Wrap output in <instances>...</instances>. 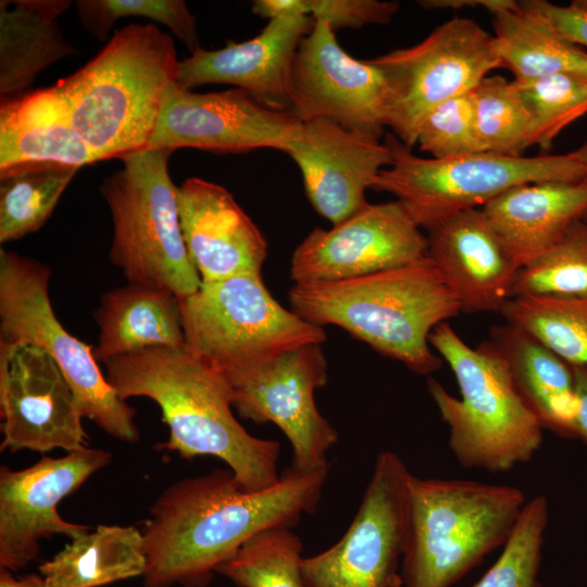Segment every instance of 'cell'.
<instances>
[{"instance_id":"cell-1","label":"cell","mask_w":587,"mask_h":587,"mask_svg":"<svg viewBox=\"0 0 587 587\" xmlns=\"http://www.w3.org/2000/svg\"><path fill=\"white\" fill-rule=\"evenodd\" d=\"M328 471L290 466L277 484L260 491L245 490L229 467L173 483L150 505L140 529L143 587H207L217 566L250 537L292 527L314 513Z\"/></svg>"},{"instance_id":"cell-2","label":"cell","mask_w":587,"mask_h":587,"mask_svg":"<svg viewBox=\"0 0 587 587\" xmlns=\"http://www.w3.org/2000/svg\"><path fill=\"white\" fill-rule=\"evenodd\" d=\"M102 364L122 400L146 397L159 405L168 427L160 448L184 460L218 458L247 491L278 483L279 442L246 430L233 414L227 379L187 347H150Z\"/></svg>"},{"instance_id":"cell-3","label":"cell","mask_w":587,"mask_h":587,"mask_svg":"<svg viewBox=\"0 0 587 587\" xmlns=\"http://www.w3.org/2000/svg\"><path fill=\"white\" fill-rule=\"evenodd\" d=\"M173 38L152 23L128 24L53 87L76 133L100 161L148 148L167 91L177 85Z\"/></svg>"},{"instance_id":"cell-4","label":"cell","mask_w":587,"mask_h":587,"mask_svg":"<svg viewBox=\"0 0 587 587\" xmlns=\"http://www.w3.org/2000/svg\"><path fill=\"white\" fill-rule=\"evenodd\" d=\"M289 301L309 323L339 326L421 375L442 365L429 347L430 333L462 312L428 255L350 279L294 284Z\"/></svg>"},{"instance_id":"cell-5","label":"cell","mask_w":587,"mask_h":587,"mask_svg":"<svg viewBox=\"0 0 587 587\" xmlns=\"http://www.w3.org/2000/svg\"><path fill=\"white\" fill-rule=\"evenodd\" d=\"M429 345L452 370L460 398L428 378V391L449 428V448L467 470L502 473L539 451L542 426L489 340L469 346L448 322L429 335Z\"/></svg>"},{"instance_id":"cell-6","label":"cell","mask_w":587,"mask_h":587,"mask_svg":"<svg viewBox=\"0 0 587 587\" xmlns=\"http://www.w3.org/2000/svg\"><path fill=\"white\" fill-rule=\"evenodd\" d=\"M526 503L514 486L420 478L407 487L402 587H451L509 539Z\"/></svg>"},{"instance_id":"cell-7","label":"cell","mask_w":587,"mask_h":587,"mask_svg":"<svg viewBox=\"0 0 587 587\" xmlns=\"http://www.w3.org/2000/svg\"><path fill=\"white\" fill-rule=\"evenodd\" d=\"M173 151L145 149L123 159L99 191L113 222L110 262L128 283L161 287L179 299L201 286L182 233L178 187L168 172Z\"/></svg>"},{"instance_id":"cell-8","label":"cell","mask_w":587,"mask_h":587,"mask_svg":"<svg viewBox=\"0 0 587 587\" xmlns=\"http://www.w3.org/2000/svg\"><path fill=\"white\" fill-rule=\"evenodd\" d=\"M179 304L187 349L229 384L291 349L327 338L323 327L282 307L261 274L202 283Z\"/></svg>"},{"instance_id":"cell-9","label":"cell","mask_w":587,"mask_h":587,"mask_svg":"<svg viewBox=\"0 0 587 587\" xmlns=\"http://www.w3.org/2000/svg\"><path fill=\"white\" fill-rule=\"evenodd\" d=\"M392 162L373 187L397 197L414 223L426 230L460 212L480 209L523 184L575 182L587 177L572 152L510 157L491 152L436 159L421 158L392 133L385 136Z\"/></svg>"},{"instance_id":"cell-10","label":"cell","mask_w":587,"mask_h":587,"mask_svg":"<svg viewBox=\"0 0 587 587\" xmlns=\"http://www.w3.org/2000/svg\"><path fill=\"white\" fill-rule=\"evenodd\" d=\"M51 271L41 262L0 250V344H33L57 362L84 419L111 437L136 444V411L122 400L101 372L88 346L70 334L55 316L50 297Z\"/></svg>"},{"instance_id":"cell-11","label":"cell","mask_w":587,"mask_h":587,"mask_svg":"<svg viewBox=\"0 0 587 587\" xmlns=\"http://www.w3.org/2000/svg\"><path fill=\"white\" fill-rule=\"evenodd\" d=\"M389 89L388 126L409 148L424 117L451 98L473 91L501 67L494 37L471 18L452 17L415 46L371 59Z\"/></svg>"},{"instance_id":"cell-12","label":"cell","mask_w":587,"mask_h":587,"mask_svg":"<svg viewBox=\"0 0 587 587\" xmlns=\"http://www.w3.org/2000/svg\"><path fill=\"white\" fill-rule=\"evenodd\" d=\"M410 474L396 452L378 453L347 532L328 549L303 559L304 587H402Z\"/></svg>"},{"instance_id":"cell-13","label":"cell","mask_w":587,"mask_h":587,"mask_svg":"<svg viewBox=\"0 0 587 587\" xmlns=\"http://www.w3.org/2000/svg\"><path fill=\"white\" fill-rule=\"evenodd\" d=\"M290 103L299 122L325 118L376 139L388 126L389 89L383 72L370 60L348 54L320 20L298 47Z\"/></svg>"},{"instance_id":"cell-14","label":"cell","mask_w":587,"mask_h":587,"mask_svg":"<svg viewBox=\"0 0 587 587\" xmlns=\"http://www.w3.org/2000/svg\"><path fill=\"white\" fill-rule=\"evenodd\" d=\"M322 344L291 349L257 372L236 380L233 407L257 424L273 423L291 446V467L313 471L329 466L326 454L338 433L320 413L314 392L327 383Z\"/></svg>"},{"instance_id":"cell-15","label":"cell","mask_w":587,"mask_h":587,"mask_svg":"<svg viewBox=\"0 0 587 587\" xmlns=\"http://www.w3.org/2000/svg\"><path fill=\"white\" fill-rule=\"evenodd\" d=\"M111 460L109 451L86 447L58 458L42 457L22 470L2 465L0 567L17 572L38 558L41 540L88 533L89 526L64 520L58 505Z\"/></svg>"},{"instance_id":"cell-16","label":"cell","mask_w":587,"mask_h":587,"mask_svg":"<svg viewBox=\"0 0 587 587\" xmlns=\"http://www.w3.org/2000/svg\"><path fill=\"white\" fill-rule=\"evenodd\" d=\"M0 416L2 452H72L89 447L68 382L36 345L0 344Z\"/></svg>"},{"instance_id":"cell-17","label":"cell","mask_w":587,"mask_h":587,"mask_svg":"<svg viewBox=\"0 0 587 587\" xmlns=\"http://www.w3.org/2000/svg\"><path fill=\"white\" fill-rule=\"evenodd\" d=\"M398 201L370 204L333 225L317 227L296 247L295 284L335 282L410 265L427 257V236Z\"/></svg>"},{"instance_id":"cell-18","label":"cell","mask_w":587,"mask_h":587,"mask_svg":"<svg viewBox=\"0 0 587 587\" xmlns=\"http://www.w3.org/2000/svg\"><path fill=\"white\" fill-rule=\"evenodd\" d=\"M300 123L291 112L268 109L239 88L199 93L175 85L147 149L245 153L270 148L286 153Z\"/></svg>"},{"instance_id":"cell-19","label":"cell","mask_w":587,"mask_h":587,"mask_svg":"<svg viewBox=\"0 0 587 587\" xmlns=\"http://www.w3.org/2000/svg\"><path fill=\"white\" fill-rule=\"evenodd\" d=\"M286 153L300 170L309 201L333 225L367 203L365 191L392 162L385 141L325 118L301 122Z\"/></svg>"},{"instance_id":"cell-20","label":"cell","mask_w":587,"mask_h":587,"mask_svg":"<svg viewBox=\"0 0 587 587\" xmlns=\"http://www.w3.org/2000/svg\"><path fill=\"white\" fill-rule=\"evenodd\" d=\"M313 24L311 16L274 18L248 40L228 41L214 50L200 47L180 60L177 85L190 90L207 84H228L268 109L290 112L294 60Z\"/></svg>"},{"instance_id":"cell-21","label":"cell","mask_w":587,"mask_h":587,"mask_svg":"<svg viewBox=\"0 0 587 587\" xmlns=\"http://www.w3.org/2000/svg\"><path fill=\"white\" fill-rule=\"evenodd\" d=\"M177 200L184 241L202 283L261 274L267 241L225 187L189 177Z\"/></svg>"},{"instance_id":"cell-22","label":"cell","mask_w":587,"mask_h":587,"mask_svg":"<svg viewBox=\"0 0 587 587\" xmlns=\"http://www.w3.org/2000/svg\"><path fill=\"white\" fill-rule=\"evenodd\" d=\"M427 255L462 312H500L512 298L519 266L480 209L454 214L427 230Z\"/></svg>"},{"instance_id":"cell-23","label":"cell","mask_w":587,"mask_h":587,"mask_svg":"<svg viewBox=\"0 0 587 587\" xmlns=\"http://www.w3.org/2000/svg\"><path fill=\"white\" fill-rule=\"evenodd\" d=\"M480 211L519 267L542 254L574 222L587 215V177L515 186Z\"/></svg>"},{"instance_id":"cell-24","label":"cell","mask_w":587,"mask_h":587,"mask_svg":"<svg viewBox=\"0 0 587 587\" xmlns=\"http://www.w3.org/2000/svg\"><path fill=\"white\" fill-rule=\"evenodd\" d=\"M99 161L76 133L68 107L53 86L1 99L0 176L25 166L80 168Z\"/></svg>"},{"instance_id":"cell-25","label":"cell","mask_w":587,"mask_h":587,"mask_svg":"<svg viewBox=\"0 0 587 587\" xmlns=\"http://www.w3.org/2000/svg\"><path fill=\"white\" fill-rule=\"evenodd\" d=\"M489 341L544 429L575 438L577 398L573 367L522 328L492 326Z\"/></svg>"},{"instance_id":"cell-26","label":"cell","mask_w":587,"mask_h":587,"mask_svg":"<svg viewBox=\"0 0 587 587\" xmlns=\"http://www.w3.org/2000/svg\"><path fill=\"white\" fill-rule=\"evenodd\" d=\"M98 362L150 347H186L178 297L146 284L128 283L104 292L93 312Z\"/></svg>"},{"instance_id":"cell-27","label":"cell","mask_w":587,"mask_h":587,"mask_svg":"<svg viewBox=\"0 0 587 587\" xmlns=\"http://www.w3.org/2000/svg\"><path fill=\"white\" fill-rule=\"evenodd\" d=\"M67 0L0 1V96L22 95L53 63L77 54L59 18Z\"/></svg>"},{"instance_id":"cell-28","label":"cell","mask_w":587,"mask_h":587,"mask_svg":"<svg viewBox=\"0 0 587 587\" xmlns=\"http://www.w3.org/2000/svg\"><path fill=\"white\" fill-rule=\"evenodd\" d=\"M485 9L492 17L496 52L515 80L553 74L587 77V52L526 12L517 1L488 0Z\"/></svg>"},{"instance_id":"cell-29","label":"cell","mask_w":587,"mask_h":587,"mask_svg":"<svg viewBox=\"0 0 587 587\" xmlns=\"http://www.w3.org/2000/svg\"><path fill=\"white\" fill-rule=\"evenodd\" d=\"M146 566L140 529L101 524L71 539L39 573L47 587H102L142 576Z\"/></svg>"},{"instance_id":"cell-30","label":"cell","mask_w":587,"mask_h":587,"mask_svg":"<svg viewBox=\"0 0 587 587\" xmlns=\"http://www.w3.org/2000/svg\"><path fill=\"white\" fill-rule=\"evenodd\" d=\"M79 168L49 164L25 166L0 176V243L39 230Z\"/></svg>"},{"instance_id":"cell-31","label":"cell","mask_w":587,"mask_h":587,"mask_svg":"<svg viewBox=\"0 0 587 587\" xmlns=\"http://www.w3.org/2000/svg\"><path fill=\"white\" fill-rule=\"evenodd\" d=\"M500 313L571 366H587V297H514Z\"/></svg>"},{"instance_id":"cell-32","label":"cell","mask_w":587,"mask_h":587,"mask_svg":"<svg viewBox=\"0 0 587 587\" xmlns=\"http://www.w3.org/2000/svg\"><path fill=\"white\" fill-rule=\"evenodd\" d=\"M303 544L291 527L266 528L245 541L216 569L238 587H304Z\"/></svg>"},{"instance_id":"cell-33","label":"cell","mask_w":587,"mask_h":587,"mask_svg":"<svg viewBox=\"0 0 587 587\" xmlns=\"http://www.w3.org/2000/svg\"><path fill=\"white\" fill-rule=\"evenodd\" d=\"M514 297H587V220L574 222L542 254L519 268Z\"/></svg>"},{"instance_id":"cell-34","label":"cell","mask_w":587,"mask_h":587,"mask_svg":"<svg viewBox=\"0 0 587 587\" xmlns=\"http://www.w3.org/2000/svg\"><path fill=\"white\" fill-rule=\"evenodd\" d=\"M474 125L484 152L522 157L532 147L529 113L514 80L486 76L472 91Z\"/></svg>"},{"instance_id":"cell-35","label":"cell","mask_w":587,"mask_h":587,"mask_svg":"<svg viewBox=\"0 0 587 587\" xmlns=\"http://www.w3.org/2000/svg\"><path fill=\"white\" fill-rule=\"evenodd\" d=\"M514 82L529 113L532 146L549 150L565 127L587 114V77L553 74Z\"/></svg>"},{"instance_id":"cell-36","label":"cell","mask_w":587,"mask_h":587,"mask_svg":"<svg viewBox=\"0 0 587 587\" xmlns=\"http://www.w3.org/2000/svg\"><path fill=\"white\" fill-rule=\"evenodd\" d=\"M549 503L544 495L526 501L497 561L472 587H541L539 571Z\"/></svg>"},{"instance_id":"cell-37","label":"cell","mask_w":587,"mask_h":587,"mask_svg":"<svg viewBox=\"0 0 587 587\" xmlns=\"http://www.w3.org/2000/svg\"><path fill=\"white\" fill-rule=\"evenodd\" d=\"M82 26L105 41L114 23L123 17H145L166 26L192 53L198 48L197 22L183 0H77Z\"/></svg>"},{"instance_id":"cell-38","label":"cell","mask_w":587,"mask_h":587,"mask_svg":"<svg viewBox=\"0 0 587 587\" xmlns=\"http://www.w3.org/2000/svg\"><path fill=\"white\" fill-rule=\"evenodd\" d=\"M416 143L436 159L484 152L475 132L472 91L446 100L428 112Z\"/></svg>"},{"instance_id":"cell-39","label":"cell","mask_w":587,"mask_h":587,"mask_svg":"<svg viewBox=\"0 0 587 587\" xmlns=\"http://www.w3.org/2000/svg\"><path fill=\"white\" fill-rule=\"evenodd\" d=\"M304 15L339 28H361L388 24L399 11L397 1L378 0H302Z\"/></svg>"},{"instance_id":"cell-40","label":"cell","mask_w":587,"mask_h":587,"mask_svg":"<svg viewBox=\"0 0 587 587\" xmlns=\"http://www.w3.org/2000/svg\"><path fill=\"white\" fill-rule=\"evenodd\" d=\"M519 3L567 41L578 47H587V11L573 3L559 5L545 0H525Z\"/></svg>"},{"instance_id":"cell-41","label":"cell","mask_w":587,"mask_h":587,"mask_svg":"<svg viewBox=\"0 0 587 587\" xmlns=\"http://www.w3.org/2000/svg\"><path fill=\"white\" fill-rule=\"evenodd\" d=\"M574 371L577 413L575 419V438L587 447V366H572Z\"/></svg>"},{"instance_id":"cell-42","label":"cell","mask_w":587,"mask_h":587,"mask_svg":"<svg viewBox=\"0 0 587 587\" xmlns=\"http://www.w3.org/2000/svg\"><path fill=\"white\" fill-rule=\"evenodd\" d=\"M13 573L0 567V587H47L45 577L40 573L22 576H15Z\"/></svg>"},{"instance_id":"cell-43","label":"cell","mask_w":587,"mask_h":587,"mask_svg":"<svg viewBox=\"0 0 587 587\" xmlns=\"http://www.w3.org/2000/svg\"><path fill=\"white\" fill-rule=\"evenodd\" d=\"M488 0H423L417 3L426 9H462L465 7L485 8Z\"/></svg>"},{"instance_id":"cell-44","label":"cell","mask_w":587,"mask_h":587,"mask_svg":"<svg viewBox=\"0 0 587 587\" xmlns=\"http://www.w3.org/2000/svg\"><path fill=\"white\" fill-rule=\"evenodd\" d=\"M572 154L580 161L587 170V142L580 146L578 149L572 151ZM587 220V215L585 216Z\"/></svg>"}]
</instances>
